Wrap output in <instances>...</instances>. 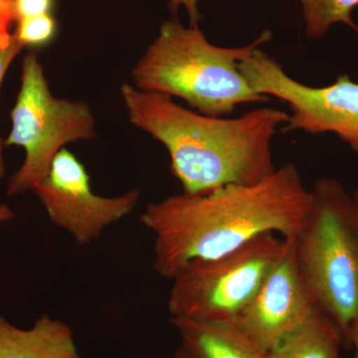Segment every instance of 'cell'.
Masks as SVG:
<instances>
[{"mask_svg": "<svg viewBox=\"0 0 358 358\" xmlns=\"http://www.w3.org/2000/svg\"><path fill=\"white\" fill-rule=\"evenodd\" d=\"M310 207V190L289 162L253 185L152 202L140 221L154 234L155 272L171 280L186 264L225 255L262 235L296 237Z\"/></svg>", "mask_w": 358, "mask_h": 358, "instance_id": "1", "label": "cell"}, {"mask_svg": "<svg viewBox=\"0 0 358 358\" xmlns=\"http://www.w3.org/2000/svg\"><path fill=\"white\" fill-rule=\"evenodd\" d=\"M121 95L129 121L164 145L182 193L204 194L231 185H253L275 167L272 141L289 114L273 108L250 110L235 119L185 109L164 94L128 83Z\"/></svg>", "mask_w": 358, "mask_h": 358, "instance_id": "2", "label": "cell"}, {"mask_svg": "<svg viewBox=\"0 0 358 358\" xmlns=\"http://www.w3.org/2000/svg\"><path fill=\"white\" fill-rule=\"evenodd\" d=\"M271 38L267 30L246 46H216L199 26L185 27L173 15L131 71L134 87L182 99L210 117L232 114L242 103L268 102L270 96L257 93L245 79L239 63Z\"/></svg>", "mask_w": 358, "mask_h": 358, "instance_id": "3", "label": "cell"}, {"mask_svg": "<svg viewBox=\"0 0 358 358\" xmlns=\"http://www.w3.org/2000/svg\"><path fill=\"white\" fill-rule=\"evenodd\" d=\"M294 237L299 268L317 308L345 338L358 317V201L336 179L315 181Z\"/></svg>", "mask_w": 358, "mask_h": 358, "instance_id": "4", "label": "cell"}, {"mask_svg": "<svg viewBox=\"0 0 358 358\" xmlns=\"http://www.w3.org/2000/svg\"><path fill=\"white\" fill-rule=\"evenodd\" d=\"M10 117L13 129L4 143L24 148L25 159L9 178V196L32 192L66 145L96 136L95 117L88 103L55 98L34 52L23 59L20 93Z\"/></svg>", "mask_w": 358, "mask_h": 358, "instance_id": "5", "label": "cell"}, {"mask_svg": "<svg viewBox=\"0 0 358 358\" xmlns=\"http://www.w3.org/2000/svg\"><path fill=\"white\" fill-rule=\"evenodd\" d=\"M285 243L270 233L225 255L186 264L171 279V319L234 322L255 298Z\"/></svg>", "mask_w": 358, "mask_h": 358, "instance_id": "6", "label": "cell"}, {"mask_svg": "<svg viewBox=\"0 0 358 358\" xmlns=\"http://www.w3.org/2000/svg\"><path fill=\"white\" fill-rule=\"evenodd\" d=\"M239 70L257 93L288 103L291 114L282 131L334 133L358 155V83L348 75L329 86H307L260 48L239 63Z\"/></svg>", "mask_w": 358, "mask_h": 358, "instance_id": "7", "label": "cell"}, {"mask_svg": "<svg viewBox=\"0 0 358 358\" xmlns=\"http://www.w3.org/2000/svg\"><path fill=\"white\" fill-rule=\"evenodd\" d=\"M32 192L51 222L79 245L93 243L103 230L133 213L141 196L136 188L117 197L96 194L86 167L66 148L54 157L48 173Z\"/></svg>", "mask_w": 358, "mask_h": 358, "instance_id": "8", "label": "cell"}, {"mask_svg": "<svg viewBox=\"0 0 358 358\" xmlns=\"http://www.w3.org/2000/svg\"><path fill=\"white\" fill-rule=\"evenodd\" d=\"M285 240L281 257L255 298L233 322L268 352L319 308L299 268L294 238Z\"/></svg>", "mask_w": 358, "mask_h": 358, "instance_id": "9", "label": "cell"}, {"mask_svg": "<svg viewBox=\"0 0 358 358\" xmlns=\"http://www.w3.org/2000/svg\"><path fill=\"white\" fill-rule=\"evenodd\" d=\"M171 320L179 334L176 358H270L233 322Z\"/></svg>", "mask_w": 358, "mask_h": 358, "instance_id": "10", "label": "cell"}, {"mask_svg": "<svg viewBox=\"0 0 358 358\" xmlns=\"http://www.w3.org/2000/svg\"><path fill=\"white\" fill-rule=\"evenodd\" d=\"M0 358H83L72 329L45 315L29 329L14 327L0 315Z\"/></svg>", "mask_w": 358, "mask_h": 358, "instance_id": "11", "label": "cell"}, {"mask_svg": "<svg viewBox=\"0 0 358 358\" xmlns=\"http://www.w3.org/2000/svg\"><path fill=\"white\" fill-rule=\"evenodd\" d=\"M341 329L320 308L271 350L270 358H341Z\"/></svg>", "mask_w": 358, "mask_h": 358, "instance_id": "12", "label": "cell"}, {"mask_svg": "<svg viewBox=\"0 0 358 358\" xmlns=\"http://www.w3.org/2000/svg\"><path fill=\"white\" fill-rule=\"evenodd\" d=\"M307 34L312 38H322L329 28L343 23L358 32L352 20V11L358 0H300Z\"/></svg>", "mask_w": 358, "mask_h": 358, "instance_id": "13", "label": "cell"}, {"mask_svg": "<svg viewBox=\"0 0 358 358\" xmlns=\"http://www.w3.org/2000/svg\"><path fill=\"white\" fill-rule=\"evenodd\" d=\"M57 33V21L52 14L17 20L15 38L23 47L39 48L50 43Z\"/></svg>", "mask_w": 358, "mask_h": 358, "instance_id": "14", "label": "cell"}, {"mask_svg": "<svg viewBox=\"0 0 358 358\" xmlns=\"http://www.w3.org/2000/svg\"><path fill=\"white\" fill-rule=\"evenodd\" d=\"M23 46L18 42L13 34V41L7 46L0 47V87H1L6 71L13 62V59L22 50ZM6 147L4 141L0 136V179L6 174V164L3 159V148Z\"/></svg>", "mask_w": 358, "mask_h": 358, "instance_id": "15", "label": "cell"}, {"mask_svg": "<svg viewBox=\"0 0 358 358\" xmlns=\"http://www.w3.org/2000/svg\"><path fill=\"white\" fill-rule=\"evenodd\" d=\"M54 0H13V9L15 20L34 16L50 14Z\"/></svg>", "mask_w": 358, "mask_h": 358, "instance_id": "16", "label": "cell"}, {"mask_svg": "<svg viewBox=\"0 0 358 358\" xmlns=\"http://www.w3.org/2000/svg\"><path fill=\"white\" fill-rule=\"evenodd\" d=\"M197 6H199V0H169L167 2V9L173 15L178 14V9L181 6L185 7L187 11L188 17H189V26H192V27H197L200 20H201Z\"/></svg>", "mask_w": 358, "mask_h": 358, "instance_id": "17", "label": "cell"}, {"mask_svg": "<svg viewBox=\"0 0 358 358\" xmlns=\"http://www.w3.org/2000/svg\"><path fill=\"white\" fill-rule=\"evenodd\" d=\"M14 20L13 0H0V27L9 30Z\"/></svg>", "mask_w": 358, "mask_h": 358, "instance_id": "18", "label": "cell"}, {"mask_svg": "<svg viewBox=\"0 0 358 358\" xmlns=\"http://www.w3.org/2000/svg\"><path fill=\"white\" fill-rule=\"evenodd\" d=\"M348 348H352L355 350L352 358H358V317L353 322L348 331Z\"/></svg>", "mask_w": 358, "mask_h": 358, "instance_id": "19", "label": "cell"}, {"mask_svg": "<svg viewBox=\"0 0 358 358\" xmlns=\"http://www.w3.org/2000/svg\"><path fill=\"white\" fill-rule=\"evenodd\" d=\"M14 217L13 210L6 204H0V223L6 222Z\"/></svg>", "mask_w": 358, "mask_h": 358, "instance_id": "20", "label": "cell"}, {"mask_svg": "<svg viewBox=\"0 0 358 358\" xmlns=\"http://www.w3.org/2000/svg\"><path fill=\"white\" fill-rule=\"evenodd\" d=\"M353 196H355V199H357V200L358 201V189L355 190V192H353Z\"/></svg>", "mask_w": 358, "mask_h": 358, "instance_id": "21", "label": "cell"}]
</instances>
